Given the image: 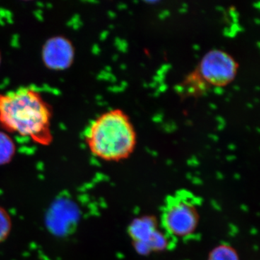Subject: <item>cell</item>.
Here are the masks:
<instances>
[{
  "mask_svg": "<svg viewBox=\"0 0 260 260\" xmlns=\"http://www.w3.org/2000/svg\"><path fill=\"white\" fill-rule=\"evenodd\" d=\"M51 118V106L34 89L0 93V125L9 133L28 137L39 145H50Z\"/></svg>",
  "mask_w": 260,
  "mask_h": 260,
  "instance_id": "cell-1",
  "label": "cell"
},
{
  "mask_svg": "<svg viewBox=\"0 0 260 260\" xmlns=\"http://www.w3.org/2000/svg\"><path fill=\"white\" fill-rule=\"evenodd\" d=\"M85 140L94 156L107 162L129 158L138 143V135L129 116L121 109L103 113L92 121Z\"/></svg>",
  "mask_w": 260,
  "mask_h": 260,
  "instance_id": "cell-2",
  "label": "cell"
},
{
  "mask_svg": "<svg viewBox=\"0 0 260 260\" xmlns=\"http://www.w3.org/2000/svg\"><path fill=\"white\" fill-rule=\"evenodd\" d=\"M200 221L196 199L186 191L168 197L161 213V225L168 235L177 239L192 237Z\"/></svg>",
  "mask_w": 260,
  "mask_h": 260,
  "instance_id": "cell-3",
  "label": "cell"
},
{
  "mask_svg": "<svg viewBox=\"0 0 260 260\" xmlns=\"http://www.w3.org/2000/svg\"><path fill=\"white\" fill-rule=\"evenodd\" d=\"M239 68V63L232 54L215 49L205 53L191 74L205 89L222 88L236 79Z\"/></svg>",
  "mask_w": 260,
  "mask_h": 260,
  "instance_id": "cell-4",
  "label": "cell"
},
{
  "mask_svg": "<svg viewBox=\"0 0 260 260\" xmlns=\"http://www.w3.org/2000/svg\"><path fill=\"white\" fill-rule=\"evenodd\" d=\"M42 56L43 62L49 69L67 70L74 61V47L69 39L57 36L46 42L43 47Z\"/></svg>",
  "mask_w": 260,
  "mask_h": 260,
  "instance_id": "cell-5",
  "label": "cell"
},
{
  "mask_svg": "<svg viewBox=\"0 0 260 260\" xmlns=\"http://www.w3.org/2000/svg\"><path fill=\"white\" fill-rule=\"evenodd\" d=\"M16 152L14 141L9 135L0 132V166L6 165L12 161Z\"/></svg>",
  "mask_w": 260,
  "mask_h": 260,
  "instance_id": "cell-6",
  "label": "cell"
},
{
  "mask_svg": "<svg viewBox=\"0 0 260 260\" xmlns=\"http://www.w3.org/2000/svg\"><path fill=\"white\" fill-rule=\"evenodd\" d=\"M208 260H240L237 251L228 244L214 247L208 254Z\"/></svg>",
  "mask_w": 260,
  "mask_h": 260,
  "instance_id": "cell-7",
  "label": "cell"
},
{
  "mask_svg": "<svg viewBox=\"0 0 260 260\" xmlns=\"http://www.w3.org/2000/svg\"><path fill=\"white\" fill-rule=\"evenodd\" d=\"M13 223L8 210L0 206V244L9 237Z\"/></svg>",
  "mask_w": 260,
  "mask_h": 260,
  "instance_id": "cell-8",
  "label": "cell"
},
{
  "mask_svg": "<svg viewBox=\"0 0 260 260\" xmlns=\"http://www.w3.org/2000/svg\"><path fill=\"white\" fill-rule=\"evenodd\" d=\"M1 61H2V56H1V52H0V65H1Z\"/></svg>",
  "mask_w": 260,
  "mask_h": 260,
  "instance_id": "cell-9",
  "label": "cell"
}]
</instances>
